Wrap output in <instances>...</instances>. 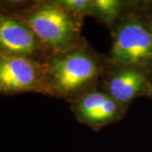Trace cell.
Returning a JSON list of instances; mask_svg holds the SVG:
<instances>
[{
  "mask_svg": "<svg viewBox=\"0 0 152 152\" xmlns=\"http://www.w3.org/2000/svg\"><path fill=\"white\" fill-rule=\"evenodd\" d=\"M139 3L120 18L111 31L112 45L107 58L111 65L132 66L152 71V33L142 23Z\"/></svg>",
  "mask_w": 152,
  "mask_h": 152,
  "instance_id": "obj_3",
  "label": "cell"
},
{
  "mask_svg": "<svg viewBox=\"0 0 152 152\" xmlns=\"http://www.w3.org/2000/svg\"><path fill=\"white\" fill-rule=\"evenodd\" d=\"M44 63L0 54V95L29 92L44 95Z\"/></svg>",
  "mask_w": 152,
  "mask_h": 152,
  "instance_id": "obj_5",
  "label": "cell"
},
{
  "mask_svg": "<svg viewBox=\"0 0 152 152\" xmlns=\"http://www.w3.org/2000/svg\"><path fill=\"white\" fill-rule=\"evenodd\" d=\"M108 66L107 56L84 37L75 48L53 53L44 62V95L72 103L97 89Z\"/></svg>",
  "mask_w": 152,
  "mask_h": 152,
  "instance_id": "obj_1",
  "label": "cell"
},
{
  "mask_svg": "<svg viewBox=\"0 0 152 152\" xmlns=\"http://www.w3.org/2000/svg\"><path fill=\"white\" fill-rule=\"evenodd\" d=\"M69 105L75 119L95 132L124 119L129 109L99 88Z\"/></svg>",
  "mask_w": 152,
  "mask_h": 152,
  "instance_id": "obj_6",
  "label": "cell"
},
{
  "mask_svg": "<svg viewBox=\"0 0 152 152\" xmlns=\"http://www.w3.org/2000/svg\"><path fill=\"white\" fill-rule=\"evenodd\" d=\"M151 84L146 71L132 66L109 64L98 88L129 108L136 98L150 94Z\"/></svg>",
  "mask_w": 152,
  "mask_h": 152,
  "instance_id": "obj_7",
  "label": "cell"
},
{
  "mask_svg": "<svg viewBox=\"0 0 152 152\" xmlns=\"http://www.w3.org/2000/svg\"><path fill=\"white\" fill-rule=\"evenodd\" d=\"M139 7V6H138ZM139 12V10H138ZM139 15H140V13H139ZM140 20H141L142 23L145 25V26L152 33V15H148L147 18H144V17L140 16Z\"/></svg>",
  "mask_w": 152,
  "mask_h": 152,
  "instance_id": "obj_10",
  "label": "cell"
},
{
  "mask_svg": "<svg viewBox=\"0 0 152 152\" xmlns=\"http://www.w3.org/2000/svg\"><path fill=\"white\" fill-rule=\"evenodd\" d=\"M55 2L82 20L91 17L92 0H55Z\"/></svg>",
  "mask_w": 152,
  "mask_h": 152,
  "instance_id": "obj_9",
  "label": "cell"
},
{
  "mask_svg": "<svg viewBox=\"0 0 152 152\" xmlns=\"http://www.w3.org/2000/svg\"><path fill=\"white\" fill-rule=\"evenodd\" d=\"M0 3L15 13L51 53L74 48L84 38V20L66 10L55 0Z\"/></svg>",
  "mask_w": 152,
  "mask_h": 152,
  "instance_id": "obj_2",
  "label": "cell"
},
{
  "mask_svg": "<svg viewBox=\"0 0 152 152\" xmlns=\"http://www.w3.org/2000/svg\"><path fill=\"white\" fill-rule=\"evenodd\" d=\"M134 1L92 0L91 17L111 32L120 18L134 5Z\"/></svg>",
  "mask_w": 152,
  "mask_h": 152,
  "instance_id": "obj_8",
  "label": "cell"
},
{
  "mask_svg": "<svg viewBox=\"0 0 152 152\" xmlns=\"http://www.w3.org/2000/svg\"><path fill=\"white\" fill-rule=\"evenodd\" d=\"M0 54L44 63L51 53L25 22L0 3Z\"/></svg>",
  "mask_w": 152,
  "mask_h": 152,
  "instance_id": "obj_4",
  "label": "cell"
},
{
  "mask_svg": "<svg viewBox=\"0 0 152 152\" xmlns=\"http://www.w3.org/2000/svg\"><path fill=\"white\" fill-rule=\"evenodd\" d=\"M150 95L152 96V84H151V91H150Z\"/></svg>",
  "mask_w": 152,
  "mask_h": 152,
  "instance_id": "obj_11",
  "label": "cell"
}]
</instances>
